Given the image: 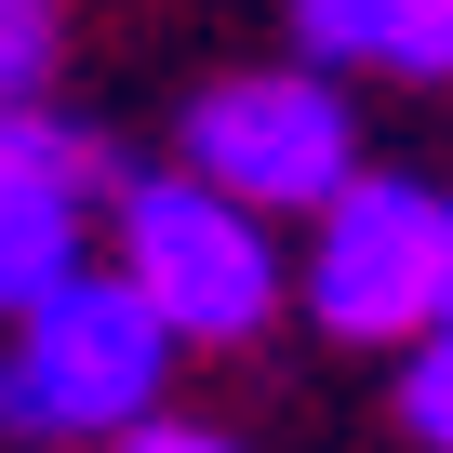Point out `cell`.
Segmentation results:
<instances>
[{"label": "cell", "instance_id": "3957f363", "mask_svg": "<svg viewBox=\"0 0 453 453\" xmlns=\"http://www.w3.org/2000/svg\"><path fill=\"white\" fill-rule=\"evenodd\" d=\"M294 294L334 347H413L453 294V200L413 187V173H347L320 213H307V254H294Z\"/></svg>", "mask_w": 453, "mask_h": 453}, {"label": "cell", "instance_id": "5b68a950", "mask_svg": "<svg viewBox=\"0 0 453 453\" xmlns=\"http://www.w3.org/2000/svg\"><path fill=\"white\" fill-rule=\"evenodd\" d=\"M94 267V147L54 107H0V320Z\"/></svg>", "mask_w": 453, "mask_h": 453}, {"label": "cell", "instance_id": "9c48e42d", "mask_svg": "<svg viewBox=\"0 0 453 453\" xmlns=\"http://www.w3.org/2000/svg\"><path fill=\"white\" fill-rule=\"evenodd\" d=\"M120 453H241V440H213V426H134Z\"/></svg>", "mask_w": 453, "mask_h": 453}, {"label": "cell", "instance_id": "277c9868", "mask_svg": "<svg viewBox=\"0 0 453 453\" xmlns=\"http://www.w3.org/2000/svg\"><path fill=\"white\" fill-rule=\"evenodd\" d=\"M187 173H213L226 200H254L267 226L280 213H320L347 173H360V120H347V81L334 67H241L187 107Z\"/></svg>", "mask_w": 453, "mask_h": 453}, {"label": "cell", "instance_id": "6da1fadb", "mask_svg": "<svg viewBox=\"0 0 453 453\" xmlns=\"http://www.w3.org/2000/svg\"><path fill=\"white\" fill-rule=\"evenodd\" d=\"M160 387H173V320L120 280V267H81L67 294H41L27 320H0V440H134L160 426Z\"/></svg>", "mask_w": 453, "mask_h": 453}, {"label": "cell", "instance_id": "8992f818", "mask_svg": "<svg viewBox=\"0 0 453 453\" xmlns=\"http://www.w3.org/2000/svg\"><path fill=\"white\" fill-rule=\"evenodd\" d=\"M307 67H373V81H453V0H294Z\"/></svg>", "mask_w": 453, "mask_h": 453}, {"label": "cell", "instance_id": "7a4b0ae2", "mask_svg": "<svg viewBox=\"0 0 453 453\" xmlns=\"http://www.w3.org/2000/svg\"><path fill=\"white\" fill-rule=\"evenodd\" d=\"M107 267L173 320V347H254V334L280 320V294H294L267 213L226 200V187L187 173V160H173V173H134V187L107 200Z\"/></svg>", "mask_w": 453, "mask_h": 453}, {"label": "cell", "instance_id": "30bf717a", "mask_svg": "<svg viewBox=\"0 0 453 453\" xmlns=\"http://www.w3.org/2000/svg\"><path fill=\"white\" fill-rule=\"evenodd\" d=\"M440 320H453V294H440Z\"/></svg>", "mask_w": 453, "mask_h": 453}, {"label": "cell", "instance_id": "ba28073f", "mask_svg": "<svg viewBox=\"0 0 453 453\" xmlns=\"http://www.w3.org/2000/svg\"><path fill=\"white\" fill-rule=\"evenodd\" d=\"M54 81V0H0V107H41Z\"/></svg>", "mask_w": 453, "mask_h": 453}, {"label": "cell", "instance_id": "52a82bcc", "mask_svg": "<svg viewBox=\"0 0 453 453\" xmlns=\"http://www.w3.org/2000/svg\"><path fill=\"white\" fill-rule=\"evenodd\" d=\"M400 426H413L426 453H453V320L413 334V360H400Z\"/></svg>", "mask_w": 453, "mask_h": 453}]
</instances>
